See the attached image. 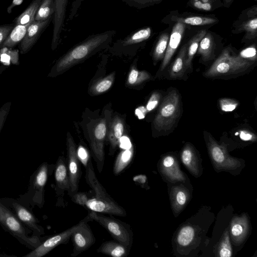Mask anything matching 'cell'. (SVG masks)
<instances>
[{"mask_svg": "<svg viewBox=\"0 0 257 257\" xmlns=\"http://www.w3.org/2000/svg\"><path fill=\"white\" fill-rule=\"evenodd\" d=\"M115 34V31L111 30L89 36L59 59L54 67L53 74H59L64 72L105 47L111 41Z\"/></svg>", "mask_w": 257, "mask_h": 257, "instance_id": "1", "label": "cell"}, {"mask_svg": "<svg viewBox=\"0 0 257 257\" xmlns=\"http://www.w3.org/2000/svg\"><path fill=\"white\" fill-rule=\"evenodd\" d=\"M85 168L86 181L94 194L89 197L85 208L99 213L125 216L124 209L112 199L97 179L91 159Z\"/></svg>", "mask_w": 257, "mask_h": 257, "instance_id": "2", "label": "cell"}, {"mask_svg": "<svg viewBox=\"0 0 257 257\" xmlns=\"http://www.w3.org/2000/svg\"><path fill=\"white\" fill-rule=\"evenodd\" d=\"M0 225L21 244L33 249L42 242L38 235H28L26 226L0 199Z\"/></svg>", "mask_w": 257, "mask_h": 257, "instance_id": "3", "label": "cell"}, {"mask_svg": "<svg viewBox=\"0 0 257 257\" xmlns=\"http://www.w3.org/2000/svg\"><path fill=\"white\" fill-rule=\"evenodd\" d=\"M253 63L233 54L228 47L224 49L217 59L205 73L208 77H215L241 73L248 69Z\"/></svg>", "mask_w": 257, "mask_h": 257, "instance_id": "4", "label": "cell"}, {"mask_svg": "<svg viewBox=\"0 0 257 257\" xmlns=\"http://www.w3.org/2000/svg\"><path fill=\"white\" fill-rule=\"evenodd\" d=\"M88 215L103 227L112 237L131 250L133 242V232L130 224L112 216L88 210Z\"/></svg>", "mask_w": 257, "mask_h": 257, "instance_id": "5", "label": "cell"}, {"mask_svg": "<svg viewBox=\"0 0 257 257\" xmlns=\"http://www.w3.org/2000/svg\"><path fill=\"white\" fill-rule=\"evenodd\" d=\"M180 99L176 90L170 91L163 98L154 119L155 128L159 131L169 130L180 115Z\"/></svg>", "mask_w": 257, "mask_h": 257, "instance_id": "6", "label": "cell"}, {"mask_svg": "<svg viewBox=\"0 0 257 257\" xmlns=\"http://www.w3.org/2000/svg\"><path fill=\"white\" fill-rule=\"evenodd\" d=\"M206 136L208 153L215 169L234 173V171L241 168V162L231 157L223 145L218 144L210 134L207 133Z\"/></svg>", "mask_w": 257, "mask_h": 257, "instance_id": "7", "label": "cell"}, {"mask_svg": "<svg viewBox=\"0 0 257 257\" xmlns=\"http://www.w3.org/2000/svg\"><path fill=\"white\" fill-rule=\"evenodd\" d=\"M231 32L237 34L244 32L242 42H247L257 37V5L242 11L232 25Z\"/></svg>", "mask_w": 257, "mask_h": 257, "instance_id": "8", "label": "cell"}, {"mask_svg": "<svg viewBox=\"0 0 257 257\" xmlns=\"http://www.w3.org/2000/svg\"><path fill=\"white\" fill-rule=\"evenodd\" d=\"M82 220L81 224L75 229L71 236L73 244L71 257H76L89 249L95 242V237L88 224L89 221L92 220L88 215Z\"/></svg>", "mask_w": 257, "mask_h": 257, "instance_id": "9", "label": "cell"}, {"mask_svg": "<svg viewBox=\"0 0 257 257\" xmlns=\"http://www.w3.org/2000/svg\"><path fill=\"white\" fill-rule=\"evenodd\" d=\"M67 166L70 183V190L68 194L71 197L78 192L81 171L75 144L69 133L67 136Z\"/></svg>", "mask_w": 257, "mask_h": 257, "instance_id": "10", "label": "cell"}, {"mask_svg": "<svg viewBox=\"0 0 257 257\" xmlns=\"http://www.w3.org/2000/svg\"><path fill=\"white\" fill-rule=\"evenodd\" d=\"M82 221V220L64 231L48 238L24 256L42 257L56 246L60 244H66L71 238L73 232L81 224Z\"/></svg>", "mask_w": 257, "mask_h": 257, "instance_id": "11", "label": "cell"}, {"mask_svg": "<svg viewBox=\"0 0 257 257\" xmlns=\"http://www.w3.org/2000/svg\"><path fill=\"white\" fill-rule=\"evenodd\" d=\"M9 202V206L13 210V212L26 226L33 230L36 235L44 233V228L38 224L37 218L29 209L13 199L5 198Z\"/></svg>", "mask_w": 257, "mask_h": 257, "instance_id": "12", "label": "cell"}, {"mask_svg": "<svg viewBox=\"0 0 257 257\" xmlns=\"http://www.w3.org/2000/svg\"><path fill=\"white\" fill-rule=\"evenodd\" d=\"M49 165L43 163L32 176L31 181L32 193H34L32 200L39 207L43 206L44 202V187L46 184L49 174Z\"/></svg>", "mask_w": 257, "mask_h": 257, "instance_id": "13", "label": "cell"}, {"mask_svg": "<svg viewBox=\"0 0 257 257\" xmlns=\"http://www.w3.org/2000/svg\"><path fill=\"white\" fill-rule=\"evenodd\" d=\"M164 23H181L187 25L205 26L214 25L218 23V19L215 17L204 15H186L179 14L177 11L171 12L162 21Z\"/></svg>", "mask_w": 257, "mask_h": 257, "instance_id": "14", "label": "cell"}, {"mask_svg": "<svg viewBox=\"0 0 257 257\" xmlns=\"http://www.w3.org/2000/svg\"><path fill=\"white\" fill-rule=\"evenodd\" d=\"M55 191L58 201H63V197L65 191L70 190L69 178L67 163L63 156H60L55 164L54 170Z\"/></svg>", "mask_w": 257, "mask_h": 257, "instance_id": "15", "label": "cell"}, {"mask_svg": "<svg viewBox=\"0 0 257 257\" xmlns=\"http://www.w3.org/2000/svg\"><path fill=\"white\" fill-rule=\"evenodd\" d=\"M53 17L44 21L34 20L31 23L19 46L21 54H25L30 50L42 33L49 25Z\"/></svg>", "mask_w": 257, "mask_h": 257, "instance_id": "16", "label": "cell"}, {"mask_svg": "<svg viewBox=\"0 0 257 257\" xmlns=\"http://www.w3.org/2000/svg\"><path fill=\"white\" fill-rule=\"evenodd\" d=\"M178 165L176 158L168 155L162 158L158 164V169L162 176L170 182L184 181L185 175L180 170Z\"/></svg>", "mask_w": 257, "mask_h": 257, "instance_id": "17", "label": "cell"}, {"mask_svg": "<svg viewBox=\"0 0 257 257\" xmlns=\"http://www.w3.org/2000/svg\"><path fill=\"white\" fill-rule=\"evenodd\" d=\"M174 24L169 36L167 50L160 67V70L161 71L166 67L179 47L187 25L181 23H175Z\"/></svg>", "mask_w": 257, "mask_h": 257, "instance_id": "18", "label": "cell"}, {"mask_svg": "<svg viewBox=\"0 0 257 257\" xmlns=\"http://www.w3.org/2000/svg\"><path fill=\"white\" fill-rule=\"evenodd\" d=\"M69 0H54L55 11L53 15V31L51 48L55 50L59 44L60 35L64 26L66 7Z\"/></svg>", "mask_w": 257, "mask_h": 257, "instance_id": "19", "label": "cell"}, {"mask_svg": "<svg viewBox=\"0 0 257 257\" xmlns=\"http://www.w3.org/2000/svg\"><path fill=\"white\" fill-rule=\"evenodd\" d=\"M249 226L248 218L245 214L234 217L231 222L229 234L232 242L236 245L242 244L248 234Z\"/></svg>", "mask_w": 257, "mask_h": 257, "instance_id": "20", "label": "cell"}, {"mask_svg": "<svg viewBox=\"0 0 257 257\" xmlns=\"http://www.w3.org/2000/svg\"><path fill=\"white\" fill-rule=\"evenodd\" d=\"M197 227L190 223L182 225L178 230L176 241L177 249L184 250L191 248L193 245L197 243L199 230Z\"/></svg>", "mask_w": 257, "mask_h": 257, "instance_id": "21", "label": "cell"}, {"mask_svg": "<svg viewBox=\"0 0 257 257\" xmlns=\"http://www.w3.org/2000/svg\"><path fill=\"white\" fill-rule=\"evenodd\" d=\"M181 161L189 172L196 177L201 173V163L193 148L189 144L186 145L181 153Z\"/></svg>", "mask_w": 257, "mask_h": 257, "instance_id": "22", "label": "cell"}, {"mask_svg": "<svg viewBox=\"0 0 257 257\" xmlns=\"http://www.w3.org/2000/svg\"><path fill=\"white\" fill-rule=\"evenodd\" d=\"M188 190L182 185L173 187L170 192V200L172 209L179 213L185 207L189 200Z\"/></svg>", "mask_w": 257, "mask_h": 257, "instance_id": "23", "label": "cell"}, {"mask_svg": "<svg viewBox=\"0 0 257 257\" xmlns=\"http://www.w3.org/2000/svg\"><path fill=\"white\" fill-rule=\"evenodd\" d=\"M108 133V139L110 144L109 155H112L115 152L119 140L122 136L124 126L122 120L116 116L112 119Z\"/></svg>", "mask_w": 257, "mask_h": 257, "instance_id": "24", "label": "cell"}, {"mask_svg": "<svg viewBox=\"0 0 257 257\" xmlns=\"http://www.w3.org/2000/svg\"><path fill=\"white\" fill-rule=\"evenodd\" d=\"M97 251L112 257H125L129 253L130 249L114 240L102 243L97 248Z\"/></svg>", "mask_w": 257, "mask_h": 257, "instance_id": "25", "label": "cell"}, {"mask_svg": "<svg viewBox=\"0 0 257 257\" xmlns=\"http://www.w3.org/2000/svg\"><path fill=\"white\" fill-rule=\"evenodd\" d=\"M187 47V43L182 47L176 58L172 63L169 72L171 78L176 79L182 77L187 69L186 65Z\"/></svg>", "mask_w": 257, "mask_h": 257, "instance_id": "26", "label": "cell"}, {"mask_svg": "<svg viewBox=\"0 0 257 257\" xmlns=\"http://www.w3.org/2000/svg\"><path fill=\"white\" fill-rule=\"evenodd\" d=\"M215 42L210 32H207L200 41L197 49L204 61H208L214 57Z\"/></svg>", "mask_w": 257, "mask_h": 257, "instance_id": "27", "label": "cell"}, {"mask_svg": "<svg viewBox=\"0 0 257 257\" xmlns=\"http://www.w3.org/2000/svg\"><path fill=\"white\" fill-rule=\"evenodd\" d=\"M134 154L133 146L129 149H123L117 156L113 167V172L115 175L121 174L131 163Z\"/></svg>", "mask_w": 257, "mask_h": 257, "instance_id": "28", "label": "cell"}, {"mask_svg": "<svg viewBox=\"0 0 257 257\" xmlns=\"http://www.w3.org/2000/svg\"><path fill=\"white\" fill-rule=\"evenodd\" d=\"M30 24L26 25H16L2 44V48H12L21 42L25 37L28 28Z\"/></svg>", "mask_w": 257, "mask_h": 257, "instance_id": "29", "label": "cell"}, {"mask_svg": "<svg viewBox=\"0 0 257 257\" xmlns=\"http://www.w3.org/2000/svg\"><path fill=\"white\" fill-rule=\"evenodd\" d=\"M151 34L150 27L144 28L132 33L121 41L120 44L123 47L138 44L148 40Z\"/></svg>", "mask_w": 257, "mask_h": 257, "instance_id": "30", "label": "cell"}, {"mask_svg": "<svg viewBox=\"0 0 257 257\" xmlns=\"http://www.w3.org/2000/svg\"><path fill=\"white\" fill-rule=\"evenodd\" d=\"M207 31L201 30L194 35L187 43L186 65L187 69L191 67L192 61L197 51L199 43Z\"/></svg>", "mask_w": 257, "mask_h": 257, "instance_id": "31", "label": "cell"}, {"mask_svg": "<svg viewBox=\"0 0 257 257\" xmlns=\"http://www.w3.org/2000/svg\"><path fill=\"white\" fill-rule=\"evenodd\" d=\"M187 5L198 11L212 12L223 7L221 0H188Z\"/></svg>", "mask_w": 257, "mask_h": 257, "instance_id": "32", "label": "cell"}, {"mask_svg": "<svg viewBox=\"0 0 257 257\" xmlns=\"http://www.w3.org/2000/svg\"><path fill=\"white\" fill-rule=\"evenodd\" d=\"M42 0H33L29 7L16 19V25H26L35 20L37 11Z\"/></svg>", "mask_w": 257, "mask_h": 257, "instance_id": "33", "label": "cell"}, {"mask_svg": "<svg viewBox=\"0 0 257 257\" xmlns=\"http://www.w3.org/2000/svg\"><path fill=\"white\" fill-rule=\"evenodd\" d=\"M54 0H42L37 11L35 21H44L53 17Z\"/></svg>", "mask_w": 257, "mask_h": 257, "instance_id": "34", "label": "cell"}, {"mask_svg": "<svg viewBox=\"0 0 257 257\" xmlns=\"http://www.w3.org/2000/svg\"><path fill=\"white\" fill-rule=\"evenodd\" d=\"M168 33L164 32L160 36L153 52V58L156 61L163 59L169 39Z\"/></svg>", "mask_w": 257, "mask_h": 257, "instance_id": "35", "label": "cell"}, {"mask_svg": "<svg viewBox=\"0 0 257 257\" xmlns=\"http://www.w3.org/2000/svg\"><path fill=\"white\" fill-rule=\"evenodd\" d=\"M19 51L12 50V48L3 47L0 51V60L5 65L12 63L15 65L19 64Z\"/></svg>", "mask_w": 257, "mask_h": 257, "instance_id": "36", "label": "cell"}, {"mask_svg": "<svg viewBox=\"0 0 257 257\" xmlns=\"http://www.w3.org/2000/svg\"><path fill=\"white\" fill-rule=\"evenodd\" d=\"M217 255L220 257H230L232 250L230 241L229 233L226 230L223 234L217 247Z\"/></svg>", "mask_w": 257, "mask_h": 257, "instance_id": "37", "label": "cell"}, {"mask_svg": "<svg viewBox=\"0 0 257 257\" xmlns=\"http://www.w3.org/2000/svg\"><path fill=\"white\" fill-rule=\"evenodd\" d=\"M151 77L150 75L145 71H139L136 68H133L127 77V84L134 85L140 84Z\"/></svg>", "mask_w": 257, "mask_h": 257, "instance_id": "38", "label": "cell"}, {"mask_svg": "<svg viewBox=\"0 0 257 257\" xmlns=\"http://www.w3.org/2000/svg\"><path fill=\"white\" fill-rule=\"evenodd\" d=\"M114 81V74H110L96 82L91 88L95 94H99L108 90Z\"/></svg>", "mask_w": 257, "mask_h": 257, "instance_id": "39", "label": "cell"}, {"mask_svg": "<svg viewBox=\"0 0 257 257\" xmlns=\"http://www.w3.org/2000/svg\"><path fill=\"white\" fill-rule=\"evenodd\" d=\"M130 6L144 9L160 4L163 0H122Z\"/></svg>", "mask_w": 257, "mask_h": 257, "instance_id": "40", "label": "cell"}, {"mask_svg": "<svg viewBox=\"0 0 257 257\" xmlns=\"http://www.w3.org/2000/svg\"><path fill=\"white\" fill-rule=\"evenodd\" d=\"M220 108L224 111H231L234 110L238 105V102L232 99L223 98L219 100Z\"/></svg>", "mask_w": 257, "mask_h": 257, "instance_id": "41", "label": "cell"}, {"mask_svg": "<svg viewBox=\"0 0 257 257\" xmlns=\"http://www.w3.org/2000/svg\"><path fill=\"white\" fill-rule=\"evenodd\" d=\"M90 197L87 192H77L70 197L72 202L85 207Z\"/></svg>", "mask_w": 257, "mask_h": 257, "instance_id": "42", "label": "cell"}, {"mask_svg": "<svg viewBox=\"0 0 257 257\" xmlns=\"http://www.w3.org/2000/svg\"><path fill=\"white\" fill-rule=\"evenodd\" d=\"M242 58L254 61L256 60V51L254 44L242 50L239 55Z\"/></svg>", "mask_w": 257, "mask_h": 257, "instance_id": "43", "label": "cell"}, {"mask_svg": "<svg viewBox=\"0 0 257 257\" xmlns=\"http://www.w3.org/2000/svg\"><path fill=\"white\" fill-rule=\"evenodd\" d=\"M161 98V94L158 92H154L151 95L146 105L147 111L154 109L158 105Z\"/></svg>", "mask_w": 257, "mask_h": 257, "instance_id": "44", "label": "cell"}, {"mask_svg": "<svg viewBox=\"0 0 257 257\" xmlns=\"http://www.w3.org/2000/svg\"><path fill=\"white\" fill-rule=\"evenodd\" d=\"M11 103L7 102L0 108V133L10 111Z\"/></svg>", "mask_w": 257, "mask_h": 257, "instance_id": "45", "label": "cell"}, {"mask_svg": "<svg viewBox=\"0 0 257 257\" xmlns=\"http://www.w3.org/2000/svg\"><path fill=\"white\" fill-rule=\"evenodd\" d=\"M76 152L79 161L85 167L90 159L87 150L83 146H80Z\"/></svg>", "mask_w": 257, "mask_h": 257, "instance_id": "46", "label": "cell"}, {"mask_svg": "<svg viewBox=\"0 0 257 257\" xmlns=\"http://www.w3.org/2000/svg\"><path fill=\"white\" fill-rule=\"evenodd\" d=\"M13 29V27L12 25L0 26V47L2 46Z\"/></svg>", "mask_w": 257, "mask_h": 257, "instance_id": "47", "label": "cell"}, {"mask_svg": "<svg viewBox=\"0 0 257 257\" xmlns=\"http://www.w3.org/2000/svg\"><path fill=\"white\" fill-rule=\"evenodd\" d=\"M239 136L241 140L245 141H254L256 140V137L254 134L246 130L240 131Z\"/></svg>", "mask_w": 257, "mask_h": 257, "instance_id": "48", "label": "cell"}, {"mask_svg": "<svg viewBox=\"0 0 257 257\" xmlns=\"http://www.w3.org/2000/svg\"><path fill=\"white\" fill-rule=\"evenodd\" d=\"M134 181L141 186L142 187L146 188L147 185V178L146 175H139L135 176L133 178Z\"/></svg>", "mask_w": 257, "mask_h": 257, "instance_id": "49", "label": "cell"}, {"mask_svg": "<svg viewBox=\"0 0 257 257\" xmlns=\"http://www.w3.org/2000/svg\"><path fill=\"white\" fill-rule=\"evenodd\" d=\"M119 145L122 149H129L132 146L130 139L125 136L121 137L119 140Z\"/></svg>", "mask_w": 257, "mask_h": 257, "instance_id": "50", "label": "cell"}, {"mask_svg": "<svg viewBox=\"0 0 257 257\" xmlns=\"http://www.w3.org/2000/svg\"><path fill=\"white\" fill-rule=\"evenodd\" d=\"M147 111L146 108L142 106L136 109L135 114L139 119H143L145 117Z\"/></svg>", "mask_w": 257, "mask_h": 257, "instance_id": "51", "label": "cell"}, {"mask_svg": "<svg viewBox=\"0 0 257 257\" xmlns=\"http://www.w3.org/2000/svg\"><path fill=\"white\" fill-rule=\"evenodd\" d=\"M24 0H13L11 4L7 8V12L10 14L13 8L17 6L20 5Z\"/></svg>", "mask_w": 257, "mask_h": 257, "instance_id": "52", "label": "cell"}, {"mask_svg": "<svg viewBox=\"0 0 257 257\" xmlns=\"http://www.w3.org/2000/svg\"><path fill=\"white\" fill-rule=\"evenodd\" d=\"M233 0H222L223 7L229 8L233 3Z\"/></svg>", "mask_w": 257, "mask_h": 257, "instance_id": "53", "label": "cell"}, {"mask_svg": "<svg viewBox=\"0 0 257 257\" xmlns=\"http://www.w3.org/2000/svg\"><path fill=\"white\" fill-rule=\"evenodd\" d=\"M254 1H256L257 0H254Z\"/></svg>", "mask_w": 257, "mask_h": 257, "instance_id": "54", "label": "cell"}, {"mask_svg": "<svg viewBox=\"0 0 257 257\" xmlns=\"http://www.w3.org/2000/svg\"><path fill=\"white\" fill-rule=\"evenodd\" d=\"M1 247H0V250H1Z\"/></svg>", "mask_w": 257, "mask_h": 257, "instance_id": "55", "label": "cell"}]
</instances>
